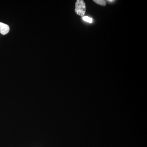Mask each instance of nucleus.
<instances>
[{"label": "nucleus", "instance_id": "obj_2", "mask_svg": "<svg viewBox=\"0 0 147 147\" xmlns=\"http://www.w3.org/2000/svg\"><path fill=\"white\" fill-rule=\"evenodd\" d=\"M9 31V27L8 25L0 22V33L6 35Z\"/></svg>", "mask_w": 147, "mask_h": 147}, {"label": "nucleus", "instance_id": "obj_3", "mask_svg": "<svg viewBox=\"0 0 147 147\" xmlns=\"http://www.w3.org/2000/svg\"><path fill=\"white\" fill-rule=\"evenodd\" d=\"M94 1L99 5L105 6L106 4V1L104 0H94Z\"/></svg>", "mask_w": 147, "mask_h": 147}, {"label": "nucleus", "instance_id": "obj_4", "mask_svg": "<svg viewBox=\"0 0 147 147\" xmlns=\"http://www.w3.org/2000/svg\"><path fill=\"white\" fill-rule=\"evenodd\" d=\"M82 18H83V19L84 21H86V22H89L90 23H91L92 22V18L88 17V16H84V17H83Z\"/></svg>", "mask_w": 147, "mask_h": 147}, {"label": "nucleus", "instance_id": "obj_1", "mask_svg": "<svg viewBox=\"0 0 147 147\" xmlns=\"http://www.w3.org/2000/svg\"><path fill=\"white\" fill-rule=\"evenodd\" d=\"M86 7L85 3L82 0H77L75 5V11L77 15L83 16L86 13Z\"/></svg>", "mask_w": 147, "mask_h": 147}, {"label": "nucleus", "instance_id": "obj_5", "mask_svg": "<svg viewBox=\"0 0 147 147\" xmlns=\"http://www.w3.org/2000/svg\"><path fill=\"white\" fill-rule=\"evenodd\" d=\"M108 1L109 2H112V1Z\"/></svg>", "mask_w": 147, "mask_h": 147}]
</instances>
